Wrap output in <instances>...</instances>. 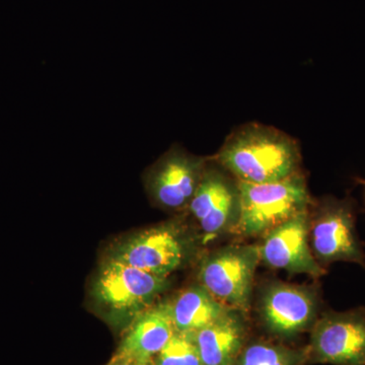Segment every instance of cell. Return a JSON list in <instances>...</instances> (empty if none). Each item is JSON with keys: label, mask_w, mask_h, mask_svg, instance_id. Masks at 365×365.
I'll return each mask as SVG.
<instances>
[{"label": "cell", "mask_w": 365, "mask_h": 365, "mask_svg": "<svg viewBox=\"0 0 365 365\" xmlns=\"http://www.w3.org/2000/svg\"><path fill=\"white\" fill-rule=\"evenodd\" d=\"M307 347L302 349L257 341L245 345L235 365H306Z\"/></svg>", "instance_id": "9a60e30c"}, {"label": "cell", "mask_w": 365, "mask_h": 365, "mask_svg": "<svg viewBox=\"0 0 365 365\" xmlns=\"http://www.w3.org/2000/svg\"><path fill=\"white\" fill-rule=\"evenodd\" d=\"M355 181L359 182V184L361 185L364 188V197H365V179H362V178H355Z\"/></svg>", "instance_id": "ac0fdd59"}, {"label": "cell", "mask_w": 365, "mask_h": 365, "mask_svg": "<svg viewBox=\"0 0 365 365\" xmlns=\"http://www.w3.org/2000/svg\"><path fill=\"white\" fill-rule=\"evenodd\" d=\"M107 365H151V361H144L127 355L114 354Z\"/></svg>", "instance_id": "e0dca14e"}, {"label": "cell", "mask_w": 365, "mask_h": 365, "mask_svg": "<svg viewBox=\"0 0 365 365\" xmlns=\"http://www.w3.org/2000/svg\"><path fill=\"white\" fill-rule=\"evenodd\" d=\"M316 287L290 283H269L259 299L258 312L266 329L281 338H292L307 330L319 318Z\"/></svg>", "instance_id": "9c48e42d"}, {"label": "cell", "mask_w": 365, "mask_h": 365, "mask_svg": "<svg viewBox=\"0 0 365 365\" xmlns=\"http://www.w3.org/2000/svg\"><path fill=\"white\" fill-rule=\"evenodd\" d=\"M309 209L289 218L264 235L259 245L260 262L274 270L307 274L319 278L326 273L309 246Z\"/></svg>", "instance_id": "8fae6325"}, {"label": "cell", "mask_w": 365, "mask_h": 365, "mask_svg": "<svg viewBox=\"0 0 365 365\" xmlns=\"http://www.w3.org/2000/svg\"><path fill=\"white\" fill-rule=\"evenodd\" d=\"M169 284L168 277L108 258L98 269L91 295L112 324L130 325L137 316L155 304Z\"/></svg>", "instance_id": "3957f363"}, {"label": "cell", "mask_w": 365, "mask_h": 365, "mask_svg": "<svg viewBox=\"0 0 365 365\" xmlns=\"http://www.w3.org/2000/svg\"><path fill=\"white\" fill-rule=\"evenodd\" d=\"M241 209L232 234L242 237H262L314 202L302 170L279 182L253 184L239 181Z\"/></svg>", "instance_id": "7a4b0ae2"}, {"label": "cell", "mask_w": 365, "mask_h": 365, "mask_svg": "<svg viewBox=\"0 0 365 365\" xmlns=\"http://www.w3.org/2000/svg\"><path fill=\"white\" fill-rule=\"evenodd\" d=\"M188 254V242L181 230L174 223H165L119 242L110 258L145 272L169 277L181 267Z\"/></svg>", "instance_id": "ba28073f"}, {"label": "cell", "mask_w": 365, "mask_h": 365, "mask_svg": "<svg viewBox=\"0 0 365 365\" xmlns=\"http://www.w3.org/2000/svg\"><path fill=\"white\" fill-rule=\"evenodd\" d=\"M177 332L194 334L227 313L230 307L215 299L202 285L185 289L170 302Z\"/></svg>", "instance_id": "5bb4252c"}, {"label": "cell", "mask_w": 365, "mask_h": 365, "mask_svg": "<svg viewBox=\"0 0 365 365\" xmlns=\"http://www.w3.org/2000/svg\"><path fill=\"white\" fill-rule=\"evenodd\" d=\"M151 365H202L193 334L176 332Z\"/></svg>", "instance_id": "2e32d148"}, {"label": "cell", "mask_w": 365, "mask_h": 365, "mask_svg": "<svg viewBox=\"0 0 365 365\" xmlns=\"http://www.w3.org/2000/svg\"><path fill=\"white\" fill-rule=\"evenodd\" d=\"M212 160L239 181L266 184L300 172L299 143L285 132L260 123L235 128Z\"/></svg>", "instance_id": "6da1fadb"}, {"label": "cell", "mask_w": 365, "mask_h": 365, "mask_svg": "<svg viewBox=\"0 0 365 365\" xmlns=\"http://www.w3.org/2000/svg\"><path fill=\"white\" fill-rule=\"evenodd\" d=\"M188 208L209 237L234 232L241 209L237 180L210 157Z\"/></svg>", "instance_id": "30bf717a"}, {"label": "cell", "mask_w": 365, "mask_h": 365, "mask_svg": "<svg viewBox=\"0 0 365 365\" xmlns=\"http://www.w3.org/2000/svg\"><path fill=\"white\" fill-rule=\"evenodd\" d=\"M202 365H235L246 345L244 312L230 309L220 319L193 334Z\"/></svg>", "instance_id": "4fadbf2b"}, {"label": "cell", "mask_w": 365, "mask_h": 365, "mask_svg": "<svg viewBox=\"0 0 365 365\" xmlns=\"http://www.w3.org/2000/svg\"><path fill=\"white\" fill-rule=\"evenodd\" d=\"M313 206L309 235L312 252L319 265L324 268L336 262H349L365 268V253L357 235L351 199L327 196Z\"/></svg>", "instance_id": "277c9868"}, {"label": "cell", "mask_w": 365, "mask_h": 365, "mask_svg": "<svg viewBox=\"0 0 365 365\" xmlns=\"http://www.w3.org/2000/svg\"><path fill=\"white\" fill-rule=\"evenodd\" d=\"M259 263V245L222 247L201 263L199 282L225 307L245 313L249 309Z\"/></svg>", "instance_id": "5b68a950"}, {"label": "cell", "mask_w": 365, "mask_h": 365, "mask_svg": "<svg viewBox=\"0 0 365 365\" xmlns=\"http://www.w3.org/2000/svg\"><path fill=\"white\" fill-rule=\"evenodd\" d=\"M210 157H197L175 144L146 173L145 187L153 203L167 210L189 207Z\"/></svg>", "instance_id": "52a82bcc"}, {"label": "cell", "mask_w": 365, "mask_h": 365, "mask_svg": "<svg viewBox=\"0 0 365 365\" xmlns=\"http://www.w3.org/2000/svg\"><path fill=\"white\" fill-rule=\"evenodd\" d=\"M307 364L365 365V309L326 312L311 329Z\"/></svg>", "instance_id": "8992f818"}, {"label": "cell", "mask_w": 365, "mask_h": 365, "mask_svg": "<svg viewBox=\"0 0 365 365\" xmlns=\"http://www.w3.org/2000/svg\"><path fill=\"white\" fill-rule=\"evenodd\" d=\"M176 332L170 302H158L132 321L115 354L151 361Z\"/></svg>", "instance_id": "7c38bea8"}]
</instances>
